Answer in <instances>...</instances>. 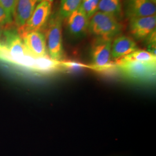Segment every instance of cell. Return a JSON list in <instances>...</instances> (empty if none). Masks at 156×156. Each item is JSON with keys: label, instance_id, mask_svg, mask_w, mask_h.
<instances>
[{"label": "cell", "instance_id": "1", "mask_svg": "<svg viewBox=\"0 0 156 156\" xmlns=\"http://www.w3.org/2000/svg\"><path fill=\"white\" fill-rule=\"evenodd\" d=\"M62 19L58 12L50 16L46 25L45 39L48 56L51 59L62 62L64 58L62 39Z\"/></svg>", "mask_w": 156, "mask_h": 156}, {"label": "cell", "instance_id": "2", "mask_svg": "<svg viewBox=\"0 0 156 156\" xmlns=\"http://www.w3.org/2000/svg\"><path fill=\"white\" fill-rule=\"evenodd\" d=\"M90 19L88 31L97 37L112 39L122 33V25L110 15L97 11Z\"/></svg>", "mask_w": 156, "mask_h": 156}, {"label": "cell", "instance_id": "3", "mask_svg": "<svg viewBox=\"0 0 156 156\" xmlns=\"http://www.w3.org/2000/svg\"><path fill=\"white\" fill-rule=\"evenodd\" d=\"M116 66L126 77L135 80L153 79L156 76V64L140 62H117Z\"/></svg>", "mask_w": 156, "mask_h": 156}, {"label": "cell", "instance_id": "4", "mask_svg": "<svg viewBox=\"0 0 156 156\" xmlns=\"http://www.w3.org/2000/svg\"><path fill=\"white\" fill-rule=\"evenodd\" d=\"M112 39L98 37L91 49L92 68L97 71L108 69L112 67Z\"/></svg>", "mask_w": 156, "mask_h": 156}, {"label": "cell", "instance_id": "5", "mask_svg": "<svg viewBox=\"0 0 156 156\" xmlns=\"http://www.w3.org/2000/svg\"><path fill=\"white\" fill-rule=\"evenodd\" d=\"M51 11V2L49 1L39 2L26 24L17 30L20 36L29 32L39 31L44 27L50 17Z\"/></svg>", "mask_w": 156, "mask_h": 156}, {"label": "cell", "instance_id": "6", "mask_svg": "<svg viewBox=\"0 0 156 156\" xmlns=\"http://www.w3.org/2000/svg\"><path fill=\"white\" fill-rule=\"evenodd\" d=\"M156 16L130 19V34L136 40H146L156 31Z\"/></svg>", "mask_w": 156, "mask_h": 156}, {"label": "cell", "instance_id": "7", "mask_svg": "<svg viewBox=\"0 0 156 156\" xmlns=\"http://www.w3.org/2000/svg\"><path fill=\"white\" fill-rule=\"evenodd\" d=\"M28 53L34 58L48 56L45 35L39 31H31L20 36Z\"/></svg>", "mask_w": 156, "mask_h": 156}, {"label": "cell", "instance_id": "8", "mask_svg": "<svg viewBox=\"0 0 156 156\" xmlns=\"http://www.w3.org/2000/svg\"><path fill=\"white\" fill-rule=\"evenodd\" d=\"M124 12L129 19L155 15L156 4L151 0H124Z\"/></svg>", "mask_w": 156, "mask_h": 156}, {"label": "cell", "instance_id": "9", "mask_svg": "<svg viewBox=\"0 0 156 156\" xmlns=\"http://www.w3.org/2000/svg\"><path fill=\"white\" fill-rule=\"evenodd\" d=\"M89 19L80 6L67 18V29L72 36L80 38L88 31Z\"/></svg>", "mask_w": 156, "mask_h": 156}, {"label": "cell", "instance_id": "10", "mask_svg": "<svg viewBox=\"0 0 156 156\" xmlns=\"http://www.w3.org/2000/svg\"><path fill=\"white\" fill-rule=\"evenodd\" d=\"M38 3V0H16L12 15V19L17 30L22 28L32 15Z\"/></svg>", "mask_w": 156, "mask_h": 156}, {"label": "cell", "instance_id": "11", "mask_svg": "<svg viewBox=\"0 0 156 156\" xmlns=\"http://www.w3.org/2000/svg\"><path fill=\"white\" fill-rule=\"evenodd\" d=\"M138 50L134 39L126 35H121L114 40L112 44L111 57L117 60Z\"/></svg>", "mask_w": 156, "mask_h": 156}, {"label": "cell", "instance_id": "12", "mask_svg": "<svg viewBox=\"0 0 156 156\" xmlns=\"http://www.w3.org/2000/svg\"><path fill=\"white\" fill-rule=\"evenodd\" d=\"M62 68V62L51 59L49 56L36 58L33 71L40 73H51Z\"/></svg>", "mask_w": 156, "mask_h": 156}, {"label": "cell", "instance_id": "13", "mask_svg": "<svg viewBox=\"0 0 156 156\" xmlns=\"http://www.w3.org/2000/svg\"><path fill=\"white\" fill-rule=\"evenodd\" d=\"M140 62L156 64V56L148 51L138 49L117 60L116 62Z\"/></svg>", "mask_w": 156, "mask_h": 156}, {"label": "cell", "instance_id": "14", "mask_svg": "<svg viewBox=\"0 0 156 156\" xmlns=\"http://www.w3.org/2000/svg\"><path fill=\"white\" fill-rule=\"evenodd\" d=\"M98 11L105 13L117 19L121 16V0H100Z\"/></svg>", "mask_w": 156, "mask_h": 156}, {"label": "cell", "instance_id": "15", "mask_svg": "<svg viewBox=\"0 0 156 156\" xmlns=\"http://www.w3.org/2000/svg\"><path fill=\"white\" fill-rule=\"evenodd\" d=\"M82 0H61L58 15L62 19H67L80 6Z\"/></svg>", "mask_w": 156, "mask_h": 156}, {"label": "cell", "instance_id": "16", "mask_svg": "<svg viewBox=\"0 0 156 156\" xmlns=\"http://www.w3.org/2000/svg\"><path fill=\"white\" fill-rule=\"evenodd\" d=\"M100 0H82L80 7L89 19L98 11V6Z\"/></svg>", "mask_w": 156, "mask_h": 156}, {"label": "cell", "instance_id": "17", "mask_svg": "<svg viewBox=\"0 0 156 156\" xmlns=\"http://www.w3.org/2000/svg\"><path fill=\"white\" fill-rule=\"evenodd\" d=\"M16 0H0V7L2 8L9 21L12 22V15Z\"/></svg>", "mask_w": 156, "mask_h": 156}, {"label": "cell", "instance_id": "18", "mask_svg": "<svg viewBox=\"0 0 156 156\" xmlns=\"http://www.w3.org/2000/svg\"><path fill=\"white\" fill-rule=\"evenodd\" d=\"M4 10L0 7V24H6L11 23Z\"/></svg>", "mask_w": 156, "mask_h": 156}, {"label": "cell", "instance_id": "19", "mask_svg": "<svg viewBox=\"0 0 156 156\" xmlns=\"http://www.w3.org/2000/svg\"><path fill=\"white\" fill-rule=\"evenodd\" d=\"M5 24H0V39L1 38L3 33L4 31V26Z\"/></svg>", "mask_w": 156, "mask_h": 156}, {"label": "cell", "instance_id": "20", "mask_svg": "<svg viewBox=\"0 0 156 156\" xmlns=\"http://www.w3.org/2000/svg\"><path fill=\"white\" fill-rule=\"evenodd\" d=\"M53 1H54V0H38V2H41V1H49V2H50L52 3V2H53Z\"/></svg>", "mask_w": 156, "mask_h": 156}, {"label": "cell", "instance_id": "21", "mask_svg": "<svg viewBox=\"0 0 156 156\" xmlns=\"http://www.w3.org/2000/svg\"><path fill=\"white\" fill-rule=\"evenodd\" d=\"M151 2H153L154 4H156V0H151Z\"/></svg>", "mask_w": 156, "mask_h": 156}]
</instances>
